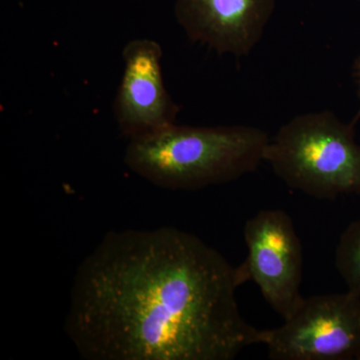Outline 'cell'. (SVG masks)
<instances>
[{"mask_svg": "<svg viewBox=\"0 0 360 360\" xmlns=\"http://www.w3.org/2000/svg\"><path fill=\"white\" fill-rule=\"evenodd\" d=\"M248 281L191 232L111 231L78 265L65 331L85 360H232L262 345L236 300Z\"/></svg>", "mask_w": 360, "mask_h": 360, "instance_id": "1", "label": "cell"}, {"mask_svg": "<svg viewBox=\"0 0 360 360\" xmlns=\"http://www.w3.org/2000/svg\"><path fill=\"white\" fill-rule=\"evenodd\" d=\"M270 139L246 125L194 127L169 125L130 139L124 163L153 186L191 191L227 184L255 172Z\"/></svg>", "mask_w": 360, "mask_h": 360, "instance_id": "2", "label": "cell"}, {"mask_svg": "<svg viewBox=\"0 0 360 360\" xmlns=\"http://www.w3.org/2000/svg\"><path fill=\"white\" fill-rule=\"evenodd\" d=\"M357 120L345 123L328 110L295 116L270 139L264 161L290 188L311 198L360 196Z\"/></svg>", "mask_w": 360, "mask_h": 360, "instance_id": "3", "label": "cell"}, {"mask_svg": "<svg viewBox=\"0 0 360 360\" xmlns=\"http://www.w3.org/2000/svg\"><path fill=\"white\" fill-rule=\"evenodd\" d=\"M262 345L274 360H360V296L303 298L283 326L264 330Z\"/></svg>", "mask_w": 360, "mask_h": 360, "instance_id": "4", "label": "cell"}, {"mask_svg": "<svg viewBox=\"0 0 360 360\" xmlns=\"http://www.w3.org/2000/svg\"><path fill=\"white\" fill-rule=\"evenodd\" d=\"M248 255L241 264L270 307L285 319L302 302L303 253L292 219L281 210H262L245 222Z\"/></svg>", "mask_w": 360, "mask_h": 360, "instance_id": "5", "label": "cell"}, {"mask_svg": "<svg viewBox=\"0 0 360 360\" xmlns=\"http://www.w3.org/2000/svg\"><path fill=\"white\" fill-rule=\"evenodd\" d=\"M122 58L124 68L113 104L122 135L130 141L174 124L180 108L165 87L160 44L149 39L130 40Z\"/></svg>", "mask_w": 360, "mask_h": 360, "instance_id": "6", "label": "cell"}, {"mask_svg": "<svg viewBox=\"0 0 360 360\" xmlns=\"http://www.w3.org/2000/svg\"><path fill=\"white\" fill-rule=\"evenodd\" d=\"M276 0H177L175 14L193 41L245 56L262 39Z\"/></svg>", "mask_w": 360, "mask_h": 360, "instance_id": "7", "label": "cell"}, {"mask_svg": "<svg viewBox=\"0 0 360 360\" xmlns=\"http://www.w3.org/2000/svg\"><path fill=\"white\" fill-rule=\"evenodd\" d=\"M335 267L348 290L360 296V219L341 234L335 250Z\"/></svg>", "mask_w": 360, "mask_h": 360, "instance_id": "8", "label": "cell"}, {"mask_svg": "<svg viewBox=\"0 0 360 360\" xmlns=\"http://www.w3.org/2000/svg\"><path fill=\"white\" fill-rule=\"evenodd\" d=\"M354 70H355V77H356L357 79V86H359V97L360 101V54L359 58H357L356 61H355L354 65ZM360 117V110L359 112L357 113V115L355 116L356 120H359Z\"/></svg>", "mask_w": 360, "mask_h": 360, "instance_id": "9", "label": "cell"}]
</instances>
